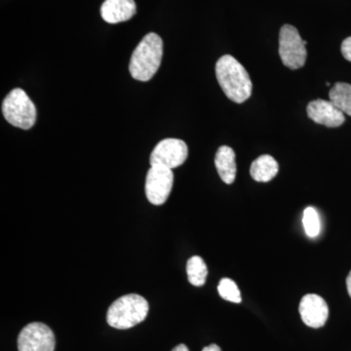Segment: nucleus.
Returning <instances> with one entry per match:
<instances>
[{"label": "nucleus", "instance_id": "f257e3e1", "mask_svg": "<svg viewBox=\"0 0 351 351\" xmlns=\"http://www.w3.org/2000/svg\"><path fill=\"white\" fill-rule=\"evenodd\" d=\"M216 76L219 86L230 101L244 103L252 95L250 76L241 64L230 55L219 58L216 64Z\"/></svg>", "mask_w": 351, "mask_h": 351}, {"label": "nucleus", "instance_id": "f03ea898", "mask_svg": "<svg viewBox=\"0 0 351 351\" xmlns=\"http://www.w3.org/2000/svg\"><path fill=\"white\" fill-rule=\"evenodd\" d=\"M163 55V41L158 34H147L132 54L129 71L138 82H149L158 71Z\"/></svg>", "mask_w": 351, "mask_h": 351}, {"label": "nucleus", "instance_id": "7ed1b4c3", "mask_svg": "<svg viewBox=\"0 0 351 351\" xmlns=\"http://www.w3.org/2000/svg\"><path fill=\"white\" fill-rule=\"evenodd\" d=\"M149 309V302L142 295H125L110 306L107 321L115 329H130L147 318Z\"/></svg>", "mask_w": 351, "mask_h": 351}, {"label": "nucleus", "instance_id": "20e7f679", "mask_svg": "<svg viewBox=\"0 0 351 351\" xmlns=\"http://www.w3.org/2000/svg\"><path fill=\"white\" fill-rule=\"evenodd\" d=\"M4 119L11 125L29 130L36 121V108L21 88L12 90L2 103Z\"/></svg>", "mask_w": 351, "mask_h": 351}, {"label": "nucleus", "instance_id": "39448f33", "mask_svg": "<svg viewBox=\"0 0 351 351\" xmlns=\"http://www.w3.org/2000/svg\"><path fill=\"white\" fill-rule=\"evenodd\" d=\"M279 55L284 66L301 69L306 62V44L294 25H284L279 34Z\"/></svg>", "mask_w": 351, "mask_h": 351}, {"label": "nucleus", "instance_id": "423d86ee", "mask_svg": "<svg viewBox=\"0 0 351 351\" xmlns=\"http://www.w3.org/2000/svg\"><path fill=\"white\" fill-rule=\"evenodd\" d=\"M55 346L54 332L40 322L27 325L18 337L19 351H54Z\"/></svg>", "mask_w": 351, "mask_h": 351}, {"label": "nucleus", "instance_id": "0eeeda50", "mask_svg": "<svg viewBox=\"0 0 351 351\" xmlns=\"http://www.w3.org/2000/svg\"><path fill=\"white\" fill-rule=\"evenodd\" d=\"M174 184V174L169 168L152 166L145 180V195L152 204L162 205L169 198Z\"/></svg>", "mask_w": 351, "mask_h": 351}, {"label": "nucleus", "instance_id": "6e6552de", "mask_svg": "<svg viewBox=\"0 0 351 351\" xmlns=\"http://www.w3.org/2000/svg\"><path fill=\"white\" fill-rule=\"evenodd\" d=\"M189 156L188 145L179 138H165L156 145L151 154L152 166H163L172 170L182 165Z\"/></svg>", "mask_w": 351, "mask_h": 351}, {"label": "nucleus", "instance_id": "1a4fd4ad", "mask_svg": "<svg viewBox=\"0 0 351 351\" xmlns=\"http://www.w3.org/2000/svg\"><path fill=\"white\" fill-rule=\"evenodd\" d=\"M299 311L304 324L314 329L324 326L329 316L327 302L322 297L315 294L306 295L302 298Z\"/></svg>", "mask_w": 351, "mask_h": 351}, {"label": "nucleus", "instance_id": "9d476101", "mask_svg": "<svg viewBox=\"0 0 351 351\" xmlns=\"http://www.w3.org/2000/svg\"><path fill=\"white\" fill-rule=\"evenodd\" d=\"M306 112L309 119L315 123L329 128L341 126L346 121L345 113L339 110L331 101L321 99L311 101L307 105Z\"/></svg>", "mask_w": 351, "mask_h": 351}, {"label": "nucleus", "instance_id": "9b49d317", "mask_svg": "<svg viewBox=\"0 0 351 351\" xmlns=\"http://www.w3.org/2000/svg\"><path fill=\"white\" fill-rule=\"evenodd\" d=\"M137 12L134 0H106L101 7V15L108 24H119L130 20Z\"/></svg>", "mask_w": 351, "mask_h": 351}, {"label": "nucleus", "instance_id": "f8f14e48", "mask_svg": "<svg viewBox=\"0 0 351 351\" xmlns=\"http://www.w3.org/2000/svg\"><path fill=\"white\" fill-rule=\"evenodd\" d=\"M215 165L221 181L226 184H232L237 178V161L235 152L232 147L223 145L219 147L215 156Z\"/></svg>", "mask_w": 351, "mask_h": 351}, {"label": "nucleus", "instance_id": "ddd939ff", "mask_svg": "<svg viewBox=\"0 0 351 351\" xmlns=\"http://www.w3.org/2000/svg\"><path fill=\"white\" fill-rule=\"evenodd\" d=\"M279 165L274 157L261 156L252 163L251 177L258 182H267L271 181L278 174Z\"/></svg>", "mask_w": 351, "mask_h": 351}, {"label": "nucleus", "instance_id": "4468645a", "mask_svg": "<svg viewBox=\"0 0 351 351\" xmlns=\"http://www.w3.org/2000/svg\"><path fill=\"white\" fill-rule=\"evenodd\" d=\"M329 98L339 110L351 117V84L336 83L330 90Z\"/></svg>", "mask_w": 351, "mask_h": 351}, {"label": "nucleus", "instance_id": "2eb2a0df", "mask_svg": "<svg viewBox=\"0 0 351 351\" xmlns=\"http://www.w3.org/2000/svg\"><path fill=\"white\" fill-rule=\"evenodd\" d=\"M186 274L189 283L195 287H201L206 282L208 269L204 260L199 256L191 257L186 263Z\"/></svg>", "mask_w": 351, "mask_h": 351}, {"label": "nucleus", "instance_id": "dca6fc26", "mask_svg": "<svg viewBox=\"0 0 351 351\" xmlns=\"http://www.w3.org/2000/svg\"><path fill=\"white\" fill-rule=\"evenodd\" d=\"M219 295L226 301L240 304L242 302L239 286L230 278H223L218 286Z\"/></svg>", "mask_w": 351, "mask_h": 351}, {"label": "nucleus", "instance_id": "f3484780", "mask_svg": "<svg viewBox=\"0 0 351 351\" xmlns=\"http://www.w3.org/2000/svg\"><path fill=\"white\" fill-rule=\"evenodd\" d=\"M302 225H304L307 237L313 239L319 234L321 228L319 215L313 207H307L304 210V216H302Z\"/></svg>", "mask_w": 351, "mask_h": 351}, {"label": "nucleus", "instance_id": "a211bd4d", "mask_svg": "<svg viewBox=\"0 0 351 351\" xmlns=\"http://www.w3.org/2000/svg\"><path fill=\"white\" fill-rule=\"evenodd\" d=\"M341 54L345 57V59L348 61L351 62V36L346 38L345 40L341 43Z\"/></svg>", "mask_w": 351, "mask_h": 351}, {"label": "nucleus", "instance_id": "6ab92c4d", "mask_svg": "<svg viewBox=\"0 0 351 351\" xmlns=\"http://www.w3.org/2000/svg\"><path fill=\"white\" fill-rule=\"evenodd\" d=\"M202 351H221V348H219V346L217 345H211L208 346L206 348H203Z\"/></svg>", "mask_w": 351, "mask_h": 351}, {"label": "nucleus", "instance_id": "aec40b11", "mask_svg": "<svg viewBox=\"0 0 351 351\" xmlns=\"http://www.w3.org/2000/svg\"><path fill=\"white\" fill-rule=\"evenodd\" d=\"M346 288H348V295L351 298V271L348 274V278H346Z\"/></svg>", "mask_w": 351, "mask_h": 351}, {"label": "nucleus", "instance_id": "412c9836", "mask_svg": "<svg viewBox=\"0 0 351 351\" xmlns=\"http://www.w3.org/2000/svg\"><path fill=\"white\" fill-rule=\"evenodd\" d=\"M172 351H189V350L188 346H186V345H182H182L176 346L174 350H173Z\"/></svg>", "mask_w": 351, "mask_h": 351}]
</instances>
